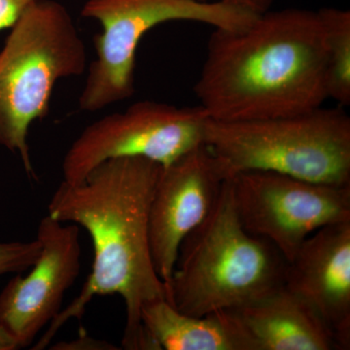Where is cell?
I'll return each mask as SVG.
<instances>
[{"label":"cell","mask_w":350,"mask_h":350,"mask_svg":"<svg viewBox=\"0 0 350 350\" xmlns=\"http://www.w3.org/2000/svg\"><path fill=\"white\" fill-rule=\"evenodd\" d=\"M162 165L142 157L110 159L81 183L63 181L48 204V215L84 228L93 241L94 262L80 294L50 323L32 349H45L71 319L80 320L94 296L118 294L126 306L122 347L158 350L145 330L146 304L167 300L149 241V213Z\"/></svg>","instance_id":"6da1fadb"},{"label":"cell","mask_w":350,"mask_h":350,"mask_svg":"<svg viewBox=\"0 0 350 350\" xmlns=\"http://www.w3.org/2000/svg\"><path fill=\"white\" fill-rule=\"evenodd\" d=\"M195 93L209 118L239 122L308 111L327 100L325 31L319 10L259 14L215 29Z\"/></svg>","instance_id":"7a4b0ae2"},{"label":"cell","mask_w":350,"mask_h":350,"mask_svg":"<svg viewBox=\"0 0 350 350\" xmlns=\"http://www.w3.org/2000/svg\"><path fill=\"white\" fill-rule=\"evenodd\" d=\"M286 267L273 244L244 229L228 178L213 211L179 246L167 301L194 317L237 310L283 286Z\"/></svg>","instance_id":"3957f363"},{"label":"cell","mask_w":350,"mask_h":350,"mask_svg":"<svg viewBox=\"0 0 350 350\" xmlns=\"http://www.w3.org/2000/svg\"><path fill=\"white\" fill-rule=\"evenodd\" d=\"M204 144L227 178L259 170L350 185V117L342 107L251 121L209 118Z\"/></svg>","instance_id":"277c9868"},{"label":"cell","mask_w":350,"mask_h":350,"mask_svg":"<svg viewBox=\"0 0 350 350\" xmlns=\"http://www.w3.org/2000/svg\"><path fill=\"white\" fill-rule=\"evenodd\" d=\"M11 29L0 52V145L19 154L36 178L29 126L47 116L59 79L84 72L86 48L68 9L55 0H34Z\"/></svg>","instance_id":"5b68a950"},{"label":"cell","mask_w":350,"mask_h":350,"mask_svg":"<svg viewBox=\"0 0 350 350\" xmlns=\"http://www.w3.org/2000/svg\"><path fill=\"white\" fill-rule=\"evenodd\" d=\"M81 14L101 25L94 38L96 59L79 98L85 112L98 111L133 96L138 44L157 25L188 21L214 29H241L257 16L239 7L194 0H87Z\"/></svg>","instance_id":"8992f818"},{"label":"cell","mask_w":350,"mask_h":350,"mask_svg":"<svg viewBox=\"0 0 350 350\" xmlns=\"http://www.w3.org/2000/svg\"><path fill=\"white\" fill-rule=\"evenodd\" d=\"M209 117L202 107H176L139 101L82 131L64 156V181L81 183L98 165L120 157H142L170 165L204 144Z\"/></svg>","instance_id":"52a82bcc"},{"label":"cell","mask_w":350,"mask_h":350,"mask_svg":"<svg viewBox=\"0 0 350 350\" xmlns=\"http://www.w3.org/2000/svg\"><path fill=\"white\" fill-rule=\"evenodd\" d=\"M230 180L244 229L273 244L287 262L317 230L350 221V185L259 170L239 172Z\"/></svg>","instance_id":"ba28073f"},{"label":"cell","mask_w":350,"mask_h":350,"mask_svg":"<svg viewBox=\"0 0 350 350\" xmlns=\"http://www.w3.org/2000/svg\"><path fill=\"white\" fill-rule=\"evenodd\" d=\"M79 226L64 225L47 215L41 219L38 239L41 254L29 275H18L0 293V327L19 349L31 345L44 327L62 310L64 294L81 271Z\"/></svg>","instance_id":"9c48e42d"},{"label":"cell","mask_w":350,"mask_h":350,"mask_svg":"<svg viewBox=\"0 0 350 350\" xmlns=\"http://www.w3.org/2000/svg\"><path fill=\"white\" fill-rule=\"evenodd\" d=\"M226 179L218 159L204 144L162 167L149 213V241L165 287L182 241L213 211Z\"/></svg>","instance_id":"30bf717a"},{"label":"cell","mask_w":350,"mask_h":350,"mask_svg":"<svg viewBox=\"0 0 350 350\" xmlns=\"http://www.w3.org/2000/svg\"><path fill=\"white\" fill-rule=\"evenodd\" d=\"M284 286L325 322L338 349H349L350 221L310 234L287 262Z\"/></svg>","instance_id":"8fae6325"},{"label":"cell","mask_w":350,"mask_h":350,"mask_svg":"<svg viewBox=\"0 0 350 350\" xmlns=\"http://www.w3.org/2000/svg\"><path fill=\"white\" fill-rule=\"evenodd\" d=\"M234 310L255 350L338 349L317 312L283 286Z\"/></svg>","instance_id":"7c38bea8"},{"label":"cell","mask_w":350,"mask_h":350,"mask_svg":"<svg viewBox=\"0 0 350 350\" xmlns=\"http://www.w3.org/2000/svg\"><path fill=\"white\" fill-rule=\"evenodd\" d=\"M142 320L158 350H255L234 310L194 317L163 299L146 304Z\"/></svg>","instance_id":"4fadbf2b"},{"label":"cell","mask_w":350,"mask_h":350,"mask_svg":"<svg viewBox=\"0 0 350 350\" xmlns=\"http://www.w3.org/2000/svg\"><path fill=\"white\" fill-rule=\"evenodd\" d=\"M325 31L326 93L338 107L350 105V12L345 9L319 10Z\"/></svg>","instance_id":"5bb4252c"},{"label":"cell","mask_w":350,"mask_h":350,"mask_svg":"<svg viewBox=\"0 0 350 350\" xmlns=\"http://www.w3.org/2000/svg\"><path fill=\"white\" fill-rule=\"evenodd\" d=\"M41 254L38 239L29 243H0V275L31 269Z\"/></svg>","instance_id":"9a60e30c"},{"label":"cell","mask_w":350,"mask_h":350,"mask_svg":"<svg viewBox=\"0 0 350 350\" xmlns=\"http://www.w3.org/2000/svg\"><path fill=\"white\" fill-rule=\"evenodd\" d=\"M34 0H0V31L12 27Z\"/></svg>","instance_id":"2e32d148"},{"label":"cell","mask_w":350,"mask_h":350,"mask_svg":"<svg viewBox=\"0 0 350 350\" xmlns=\"http://www.w3.org/2000/svg\"><path fill=\"white\" fill-rule=\"evenodd\" d=\"M197 2H213L239 7L254 14H262L271 9L273 0H194Z\"/></svg>","instance_id":"e0dca14e"},{"label":"cell","mask_w":350,"mask_h":350,"mask_svg":"<svg viewBox=\"0 0 350 350\" xmlns=\"http://www.w3.org/2000/svg\"><path fill=\"white\" fill-rule=\"evenodd\" d=\"M54 349H118V347H113V345L103 342V340H94L88 337L87 334H80V337L71 342H61L55 345Z\"/></svg>","instance_id":"ac0fdd59"},{"label":"cell","mask_w":350,"mask_h":350,"mask_svg":"<svg viewBox=\"0 0 350 350\" xmlns=\"http://www.w3.org/2000/svg\"><path fill=\"white\" fill-rule=\"evenodd\" d=\"M19 349V345L15 338L2 327H0V350Z\"/></svg>","instance_id":"d6986e66"}]
</instances>
